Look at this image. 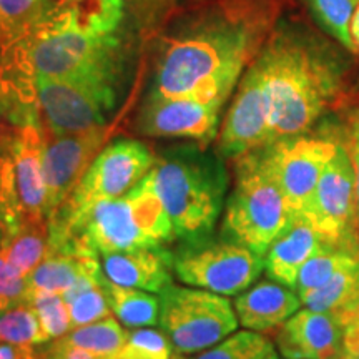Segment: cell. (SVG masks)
<instances>
[{"label": "cell", "instance_id": "cell-19", "mask_svg": "<svg viewBox=\"0 0 359 359\" xmlns=\"http://www.w3.org/2000/svg\"><path fill=\"white\" fill-rule=\"evenodd\" d=\"M325 241L303 215H294L264 253V271L269 280L294 290L299 269Z\"/></svg>", "mask_w": 359, "mask_h": 359}, {"label": "cell", "instance_id": "cell-27", "mask_svg": "<svg viewBox=\"0 0 359 359\" xmlns=\"http://www.w3.org/2000/svg\"><path fill=\"white\" fill-rule=\"evenodd\" d=\"M0 341L24 351L45 344L42 327L32 304L22 302L0 311Z\"/></svg>", "mask_w": 359, "mask_h": 359}, {"label": "cell", "instance_id": "cell-21", "mask_svg": "<svg viewBox=\"0 0 359 359\" xmlns=\"http://www.w3.org/2000/svg\"><path fill=\"white\" fill-rule=\"evenodd\" d=\"M127 198L130 201L135 223L143 235L155 245L172 243L177 238V233H175L167 206H165L158 190H156L151 172H148L127 193Z\"/></svg>", "mask_w": 359, "mask_h": 359}, {"label": "cell", "instance_id": "cell-17", "mask_svg": "<svg viewBox=\"0 0 359 359\" xmlns=\"http://www.w3.org/2000/svg\"><path fill=\"white\" fill-rule=\"evenodd\" d=\"M275 343L285 359H333L343 349V325L334 313L298 309L278 327Z\"/></svg>", "mask_w": 359, "mask_h": 359}, {"label": "cell", "instance_id": "cell-7", "mask_svg": "<svg viewBox=\"0 0 359 359\" xmlns=\"http://www.w3.org/2000/svg\"><path fill=\"white\" fill-rule=\"evenodd\" d=\"M160 294L158 325L175 353L191 356L235 333L236 311L226 296L170 285Z\"/></svg>", "mask_w": 359, "mask_h": 359}, {"label": "cell", "instance_id": "cell-16", "mask_svg": "<svg viewBox=\"0 0 359 359\" xmlns=\"http://www.w3.org/2000/svg\"><path fill=\"white\" fill-rule=\"evenodd\" d=\"M52 222L65 224L74 235L92 246L98 255L158 246L151 243L135 223L127 193L118 198L90 206L70 222H60V219H52Z\"/></svg>", "mask_w": 359, "mask_h": 359}, {"label": "cell", "instance_id": "cell-33", "mask_svg": "<svg viewBox=\"0 0 359 359\" xmlns=\"http://www.w3.org/2000/svg\"><path fill=\"white\" fill-rule=\"evenodd\" d=\"M173 349L163 331L138 327L128 333L123 346L105 359H170Z\"/></svg>", "mask_w": 359, "mask_h": 359}, {"label": "cell", "instance_id": "cell-22", "mask_svg": "<svg viewBox=\"0 0 359 359\" xmlns=\"http://www.w3.org/2000/svg\"><path fill=\"white\" fill-rule=\"evenodd\" d=\"M359 259V240L330 243L325 241L320 250L303 264L296 280L294 291L299 298L309 291L321 288L339 269Z\"/></svg>", "mask_w": 359, "mask_h": 359}, {"label": "cell", "instance_id": "cell-9", "mask_svg": "<svg viewBox=\"0 0 359 359\" xmlns=\"http://www.w3.org/2000/svg\"><path fill=\"white\" fill-rule=\"evenodd\" d=\"M264 269L262 255L235 241H212L210 238L187 241L173 255V271L195 288L233 296L248 290Z\"/></svg>", "mask_w": 359, "mask_h": 359}, {"label": "cell", "instance_id": "cell-23", "mask_svg": "<svg viewBox=\"0 0 359 359\" xmlns=\"http://www.w3.org/2000/svg\"><path fill=\"white\" fill-rule=\"evenodd\" d=\"M107 299H109L111 314L127 327H148L158 323L160 298L145 293L143 290L122 286L103 278Z\"/></svg>", "mask_w": 359, "mask_h": 359}, {"label": "cell", "instance_id": "cell-1", "mask_svg": "<svg viewBox=\"0 0 359 359\" xmlns=\"http://www.w3.org/2000/svg\"><path fill=\"white\" fill-rule=\"evenodd\" d=\"M123 0H55L47 17L0 47V120L39 125L35 77L120 85Z\"/></svg>", "mask_w": 359, "mask_h": 359}, {"label": "cell", "instance_id": "cell-5", "mask_svg": "<svg viewBox=\"0 0 359 359\" xmlns=\"http://www.w3.org/2000/svg\"><path fill=\"white\" fill-rule=\"evenodd\" d=\"M294 215L259 150L236 160V180L223 217V236L264 257Z\"/></svg>", "mask_w": 359, "mask_h": 359}, {"label": "cell", "instance_id": "cell-40", "mask_svg": "<svg viewBox=\"0 0 359 359\" xmlns=\"http://www.w3.org/2000/svg\"><path fill=\"white\" fill-rule=\"evenodd\" d=\"M333 359H359L356 356H353V354H349L348 351H344V349H341V351L336 354Z\"/></svg>", "mask_w": 359, "mask_h": 359}, {"label": "cell", "instance_id": "cell-10", "mask_svg": "<svg viewBox=\"0 0 359 359\" xmlns=\"http://www.w3.org/2000/svg\"><path fill=\"white\" fill-rule=\"evenodd\" d=\"M154 163V151L145 143L128 138L109 143L95 156L53 219L70 222L90 206L123 196L150 172Z\"/></svg>", "mask_w": 359, "mask_h": 359}, {"label": "cell", "instance_id": "cell-4", "mask_svg": "<svg viewBox=\"0 0 359 359\" xmlns=\"http://www.w3.org/2000/svg\"><path fill=\"white\" fill-rule=\"evenodd\" d=\"M150 172L177 238L198 241L212 236L228 187L222 160L205 148L185 145L155 156Z\"/></svg>", "mask_w": 359, "mask_h": 359}, {"label": "cell", "instance_id": "cell-2", "mask_svg": "<svg viewBox=\"0 0 359 359\" xmlns=\"http://www.w3.org/2000/svg\"><path fill=\"white\" fill-rule=\"evenodd\" d=\"M259 45L248 22L208 17L165 40L151 92L203 103H224Z\"/></svg>", "mask_w": 359, "mask_h": 359}, {"label": "cell", "instance_id": "cell-11", "mask_svg": "<svg viewBox=\"0 0 359 359\" xmlns=\"http://www.w3.org/2000/svg\"><path fill=\"white\" fill-rule=\"evenodd\" d=\"M338 148L339 143L330 138L304 135L281 138L258 148L293 215L303 212Z\"/></svg>", "mask_w": 359, "mask_h": 359}, {"label": "cell", "instance_id": "cell-42", "mask_svg": "<svg viewBox=\"0 0 359 359\" xmlns=\"http://www.w3.org/2000/svg\"><path fill=\"white\" fill-rule=\"evenodd\" d=\"M170 359H188L187 356H185V354H180V353H172V358H170Z\"/></svg>", "mask_w": 359, "mask_h": 359}, {"label": "cell", "instance_id": "cell-25", "mask_svg": "<svg viewBox=\"0 0 359 359\" xmlns=\"http://www.w3.org/2000/svg\"><path fill=\"white\" fill-rule=\"evenodd\" d=\"M127 338V331L123 330L114 314H110V316L90 323V325L72 327L69 333L58 339L67 346L83 349V351L105 359L118 351Z\"/></svg>", "mask_w": 359, "mask_h": 359}, {"label": "cell", "instance_id": "cell-34", "mask_svg": "<svg viewBox=\"0 0 359 359\" xmlns=\"http://www.w3.org/2000/svg\"><path fill=\"white\" fill-rule=\"evenodd\" d=\"M27 278L20 276L7 262L6 251L0 248V311L25 302Z\"/></svg>", "mask_w": 359, "mask_h": 359}, {"label": "cell", "instance_id": "cell-20", "mask_svg": "<svg viewBox=\"0 0 359 359\" xmlns=\"http://www.w3.org/2000/svg\"><path fill=\"white\" fill-rule=\"evenodd\" d=\"M302 299L290 286L276 281H259L235 299V311L245 330L266 333L280 327L298 311Z\"/></svg>", "mask_w": 359, "mask_h": 359}, {"label": "cell", "instance_id": "cell-24", "mask_svg": "<svg viewBox=\"0 0 359 359\" xmlns=\"http://www.w3.org/2000/svg\"><path fill=\"white\" fill-rule=\"evenodd\" d=\"M0 248L6 251L8 264L20 276L29 278L48 251V222L22 224L4 236Z\"/></svg>", "mask_w": 359, "mask_h": 359}, {"label": "cell", "instance_id": "cell-31", "mask_svg": "<svg viewBox=\"0 0 359 359\" xmlns=\"http://www.w3.org/2000/svg\"><path fill=\"white\" fill-rule=\"evenodd\" d=\"M25 302L32 304L34 311L37 314L45 343L62 338L72 330L69 304L62 294L48 293V291H32V293H27Z\"/></svg>", "mask_w": 359, "mask_h": 359}, {"label": "cell", "instance_id": "cell-37", "mask_svg": "<svg viewBox=\"0 0 359 359\" xmlns=\"http://www.w3.org/2000/svg\"><path fill=\"white\" fill-rule=\"evenodd\" d=\"M343 349L359 358V321H353L343 327Z\"/></svg>", "mask_w": 359, "mask_h": 359}, {"label": "cell", "instance_id": "cell-36", "mask_svg": "<svg viewBox=\"0 0 359 359\" xmlns=\"http://www.w3.org/2000/svg\"><path fill=\"white\" fill-rule=\"evenodd\" d=\"M334 314L338 316V320L341 325H343V327L353 321H359V286L358 290L354 291L351 298H349Z\"/></svg>", "mask_w": 359, "mask_h": 359}, {"label": "cell", "instance_id": "cell-12", "mask_svg": "<svg viewBox=\"0 0 359 359\" xmlns=\"http://www.w3.org/2000/svg\"><path fill=\"white\" fill-rule=\"evenodd\" d=\"M299 215L330 243L359 240L356 177L343 145L326 165L311 198Z\"/></svg>", "mask_w": 359, "mask_h": 359}, {"label": "cell", "instance_id": "cell-29", "mask_svg": "<svg viewBox=\"0 0 359 359\" xmlns=\"http://www.w3.org/2000/svg\"><path fill=\"white\" fill-rule=\"evenodd\" d=\"M275 353L273 343L258 331H235L215 346L191 359H266Z\"/></svg>", "mask_w": 359, "mask_h": 359}, {"label": "cell", "instance_id": "cell-39", "mask_svg": "<svg viewBox=\"0 0 359 359\" xmlns=\"http://www.w3.org/2000/svg\"><path fill=\"white\" fill-rule=\"evenodd\" d=\"M349 35H351V42H353V48L354 53L359 52V6L356 11L353 13L351 19V25H349Z\"/></svg>", "mask_w": 359, "mask_h": 359}, {"label": "cell", "instance_id": "cell-38", "mask_svg": "<svg viewBox=\"0 0 359 359\" xmlns=\"http://www.w3.org/2000/svg\"><path fill=\"white\" fill-rule=\"evenodd\" d=\"M24 349L13 346L8 343H0V359H22Z\"/></svg>", "mask_w": 359, "mask_h": 359}, {"label": "cell", "instance_id": "cell-6", "mask_svg": "<svg viewBox=\"0 0 359 359\" xmlns=\"http://www.w3.org/2000/svg\"><path fill=\"white\" fill-rule=\"evenodd\" d=\"M43 130L0 120V219L6 235L45 217ZM4 235V236H6Z\"/></svg>", "mask_w": 359, "mask_h": 359}, {"label": "cell", "instance_id": "cell-18", "mask_svg": "<svg viewBox=\"0 0 359 359\" xmlns=\"http://www.w3.org/2000/svg\"><path fill=\"white\" fill-rule=\"evenodd\" d=\"M102 266L110 281L150 293H161L172 283L173 255L163 245L103 255Z\"/></svg>", "mask_w": 359, "mask_h": 359}, {"label": "cell", "instance_id": "cell-26", "mask_svg": "<svg viewBox=\"0 0 359 359\" xmlns=\"http://www.w3.org/2000/svg\"><path fill=\"white\" fill-rule=\"evenodd\" d=\"M55 0H0V47L15 42L42 22Z\"/></svg>", "mask_w": 359, "mask_h": 359}, {"label": "cell", "instance_id": "cell-44", "mask_svg": "<svg viewBox=\"0 0 359 359\" xmlns=\"http://www.w3.org/2000/svg\"><path fill=\"white\" fill-rule=\"evenodd\" d=\"M358 224H359V218H358Z\"/></svg>", "mask_w": 359, "mask_h": 359}, {"label": "cell", "instance_id": "cell-14", "mask_svg": "<svg viewBox=\"0 0 359 359\" xmlns=\"http://www.w3.org/2000/svg\"><path fill=\"white\" fill-rule=\"evenodd\" d=\"M271 143L269 103L262 65L255 58L241 79L218 137V154L238 160Z\"/></svg>", "mask_w": 359, "mask_h": 359}, {"label": "cell", "instance_id": "cell-45", "mask_svg": "<svg viewBox=\"0 0 359 359\" xmlns=\"http://www.w3.org/2000/svg\"><path fill=\"white\" fill-rule=\"evenodd\" d=\"M0 343H2V341H0Z\"/></svg>", "mask_w": 359, "mask_h": 359}, {"label": "cell", "instance_id": "cell-32", "mask_svg": "<svg viewBox=\"0 0 359 359\" xmlns=\"http://www.w3.org/2000/svg\"><path fill=\"white\" fill-rule=\"evenodd\" d=\"M69 304L72 327H79L110 316L111 309L107 299L103 281L77 293L62 294Z\"/></svg>", "mask_w": 359, "mask_h": 359}, {"label": "cell", "instance_id": "cell-41", "mask_svg": "<svg viewBox=\"0 0 359 359\" xmlns=\"http://www.w3.org/2000/svg\"><path fill=\"white\" fill-rule=\"evenodd\" d=\"M4 235H6V228H4V223H2V219H0V245H2Z\"/></svg>", "mask_w": 359, "mask_h": 359}, {"label": "cell", "instance_id": "cell-35", "mask_svg": "<svg viewBox=\"0 0 359 359\" xmlns=\"http://www.w3.org/2000/svg\"><path fill=\"white\" fill-rule=\"evenodd\" d=\"M349 160H351L354 177H356V201H358V218H359V111L353 116L351 127H349L346 145Z\"/></svg>", "mask_w": 359, "mask_h": 359}, {"label": "cell", "instance_id": "cell-30", "mask_svg": "<svg viewBox=\"0 0 359 359\" xmlns=\"http://www.w3.org/2000/svg\"><path fill=\"white\" fill-rule=\"evenodd\" d=\"M313 19L327 35L354 52L349 25L359 0H306Z\"/></svg>", "mask_w": 359, "mask_h": 359}, {"label": "cell", "instance_id": "cell-8", "mask_svg": "<svg viewBox=\"0 0 359 359\" xmlns=\"http://www.w3.org/2000/svg\"><path fill=\"white\" fill-rule=\"evenodd\" d=\"M35 105L48 135H75L107 125L118 102V85L53 77H35Z\"/></svg>", "mask_w": 359, "mask_h": 359}, {"label": "cell", "instance_id": "cell-3", "mask_svg": "<svg viewBox=\"0 0 359 359\" xmlns=\"http://www.w3.org/2000/svg\"><path fill=\"white\" fill-rule=\"evenodd\" d=\"M257 60L266 85L271 143L306 133L341 93L343 65L316 39L280 32Z\"/></svg>", "mask_w": 359, "mask_h": 359}, {"label": "cell", "instance_id": "cell-15", "mask_svg": "<svg viewBox=\"0 0 359 359\" xmlns=\"http://www.w3.org/2000/svg\"><path fill=\"white\" fill-rule=\"evenodd\" d=\"M222 107L151 92L137 118V130L147 137L185 138L206 148L217 137Z\"/></svg>", "mask_w": 359, "mask_h": 359}, {"label": "cell", "instance_id": "cell-43", "mask_svg": "<svg viewBox=\"0 0 359 359\" xmlns=\"http://www.w3.org/2000/svg\"><path fill=\"white\" fill-rule=\"evenodd\" d=\"M266 359H281V358H278V354H276V353H273L271 356H268Z\"/></svg>", "mask_w": 359, "mask_h": 359}, {"label": "cell", "instance_id": "cell-13", "mask_svg": "<svg viewBox=\"0 0 359 359\" xmlns=\"http://www.w3.org/2000/svg\"><path fill=\"white\" fill-rule=\"evenodd\" d=\"M110 133L107 125L62 137L43 133L45 217L48 222L57 217L70 198L92 161L109 142Z\"/></svg>", "mask_w": 359, "mask_h": 359}, {"label": "cell", "instance_id": "cell-28", "mask_svg": "<svg viewBox=\"0 0 359 359\" xmlns=\"http://www.w3.org/2000/svg\"><path fill=\"white\" fill-rule=\"evenodd\" d=\"M359 286V259L339 269L321 288L302 296V304L323 313H336L354 294Z\"/></svg>", "mask_w": 359, "mask_h": 359}]
</instances>
